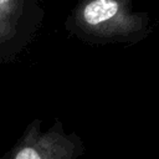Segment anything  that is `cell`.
Listing matches in <instances>:
<instances>
[{
  "label": "cell",
  "instance_id": "obj_2",
  "mask_svg": "<svg viewBox=\"0 0 159 159\" xmlns=\"http://www.w3.org/2000/svg\"><path fill=\"white\" fill-rule=\"evenodd\" d=\"M84 145L73 134H66L61 127L41 132L32 125L0 159H80Z\"/></svg>",
  "mask_w": 159,
  "mask_h": 159
},
{
  "label": "cell",
  "instance_id": "obj_1",
  "mask_svg": "<svg viewBox=\"0 0 159 159\" xmlns=\"http://www.w3.org/2000/svg\"><path fill=\"white\" fill-rule=\"evenodd\" d=\"M83 20L104 36L128 42H139L153 31L150 16L135 11L132 0H92L83 9Z\"/></svg>",
  "mask_w": 159,
  "mask_h": 159
},
{
  "label": "cell",
  "instance_id": "obj_3",
  "mask_svg": "<svg viewBox=\"0 0 159 159\" xmlns=\"http://www.w3.org/2000/svg\"><path fill=\"white\" fill-rule=\"evenodd\" d=\"M9 0H0V6L2 5V4H5V2H7Z\"/></svg>",
  "mask_w": 159,
  "mask_h": 159
}]
</instances>
